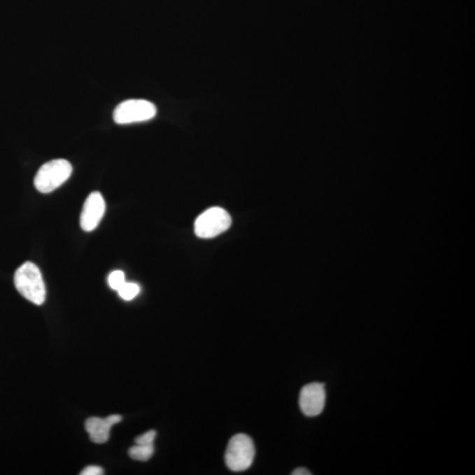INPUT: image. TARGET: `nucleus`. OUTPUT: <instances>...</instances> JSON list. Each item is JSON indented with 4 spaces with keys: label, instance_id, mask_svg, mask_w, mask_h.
Here are the masks:
<instances>
[{
    "label": "nucleus",
    "instance_id": "obj_1",
    "mask_svg": "<svg viewBox=\"0 0 475 475\" xmlns=\"http://www.w3.org/2000/svg\"><path fill=\"white\" fill-rule=\"evenodd\" d=\"M15 288L20 295L35 305H43L46 299V287L42 273L35 263L27 262L15 274Z\"/></svg>",
    "mask_w": 475,
    "mask_h": 475
},
{
    "label": "nucleus",
    "instance_id": "obj_2",
    "mask_svg": "<svg viewBox=\"0 0 475 475\" xmlns=\"http://www.w3.org/2000/svg\"><path fill=\"white\" fill-rule=\"evenodd\" d=\"M73 173V166L66 159L50 160L44 164L34 180L36 189L43 194H49L62 186Z\"/></svg>",
    "mask_w": 475,
    "mask_h": 475
},
{
    "label": "nucleus",
    "instance_id": "obj_3",
    "mask_svg": "<svg viewBox=\"0 0 475 475\" xmlns=\"http://www.w3.org/2000/svg\"><path fill=\"white\" fill-rule=\"evenodd\" d=\"M255 448L250 437L238 434L229 441L225 452V464L234 472L248 470L254 462Z\"/></svg>",
    "mask_w": 475,
    "mask_h": 475
},
{
    "label": "nucleus",
    "instance_id": "obj_4",
    "mask_svg": "<svg viewBox=\"0 0 475 475\" xmlns=\"http://www.w3.org/2000/svg\"><path fill=\"white\" fill-rule=\"evenodd\" d=\"M231 225L232 218L227 211L220 207L210 208L194 222V234L201 239H213L227 231Z\"/></svg>",
    "mask_w": 475,
    "mask_h": 475
},
{
    "label": "nucleus",
    "instance_id": "obj_5",
    "mask_svg": "<svg viewBox=\"0 0 475 475\" xmlns=\"http://www.w3.org/2000/svg\"><path fill=\"white\" fill-rule=\"evenodd\" d=\"M157 114V108L151 101L133 99L121 102L115 108L113 118L116 124L129 125L151 120Z\"/></svg>",
    "mask_w": 475,
    "mask_h": 475
},
{
    "label": "nucleus",
    "instance_id": "obj_6",
    "mask_svg": "<svg viewBox=\"0 0 475 475\" xmlns=\"http://www.w3.org/2000/svg\"><path fill=\"white\" fill-rule=\"evenodd\" d=\"M326 403L324 385L314 382L305 385L299 395V406L304 415L317 416L322 413Z\"/></svg>",
    "mask_w": 475,
    "mask_h": 475
},
{
    "label": "nucleus",
    "instance_id": "obj_7",
    "mask_svg": "<svg viewBox=\"0 0 475 475\" xmlns=\"http://www.w3.org/2000/svg\"><path fill=\"white\" fill-rule=\"evenodd\" d=\"M106 203L104 197L98 191L91 193L85 201L80 215V227L85 232L97 229L104 216Z\"/></svg>",
    "mask_w": 475,
    "mask_h": 475
},
{
    "label": "nucleus",
    "instance_id": "obj_8",
    "mask_svg": "<svg viewBox=\"0 0 475 475\" xmlns=\"http://www.w3.org/2000/svg\"><path fill=\"white\" fill-rule=\"evenodd\" d=\"M120 415H112L106 418H90L85 422V430L89 434L92 442L95 444H105L108 442L111 436L113 425L122 421Z\"/></svg>",
    "mask_w": 475,
    "mask_h": 475
},
{
    "label": "nucleus",
    "instance_id": "obj_9",
    "mask_svg": "<svg viewBox=\"0 0 475 475\" xmlns=\"http://www.w3.org/2000/svg\"><path fill=\"white\" fill-rule=\"evenodd\" d=\"M155 453V446L136 444L129 450V455L132 459L139 461H147L151 459Z\"/></svg>",
    "mask_w": 475,
    "mask_h": 475
},
{
    "label": "nucleus",
    "instance_id": "obj_10",
    "mask_svg": "<svg viewBox=\"0 0 475 475\" xmlns=\"http://www.w3.org/2000/svg\"><path fill=\"white\" fill-rule=\"evenodd\" d=\"M119 296L126 302L135 299L140 292V287L135 283L125 282L121 288L118 290Z\"/></svg>",
    "mask_w": 475,
    "mask_h": 475
},
{
    "label": "nucleus",
    "instance_id": "obj_11",
    "mask_svg": "<svg viewBox=\"0 0 475 475\" xmlns=\"http://www.w3.org/2000/svg\"><path fill=\"white\" fill-rule=\"evenodd\" d=\"M125 282V273L121 271H115L108 276V283L112 290H118Z\"/></svg>",
    "mask_w": 475,
    "mask_h": 475
},
{
    "label": "nucleus",
    "instance_id": "obj_12",
    "mask_svg": "<svg viewBox=\"0 0 475 475\" xmlns=\"http://www.w3.org/2000/svg\"><path fill=\"white\" fill-rule=\"evenodd\" d=\"M157 433L155 430H149L143 435L136 437L135 443L136 444H143V446H153Z\"/></svg>",
    "mask_w": 475,
    "mask_h": 475
},
{
    "label": "nucleus",
    "instance_id": "obj_13",
    "mask_svg": "<svg viewBox=\"0 0 475 475\" xmlns=\"http://www.w3.org/2000/svg\"><path fill=\"white\" fill-rule=\"evenodd\" d=\"M104 474V469H102L101 467L98 466L87 467L80 473V474L82 475H101Z\"/></svg>",
    "mask_w": 475,
    "mask_h": 475
},
{
    "label": "nucleus",
    "instance_id": "obj_14",
    "mask_svg": "<svg viewBox=\"0 0 475 475\" xmlns=\"http://www.w3.org/2000/svg\"><path fill=\"white\" fill-rule=\"evenodd\" d=\"M293 475H311L312 473L309 470L306 469L304 467L297 468L296 470L292 472Z\"/></svg>",
    "mask_w": 475,
    "mask_h": 475
}]
</instances>
